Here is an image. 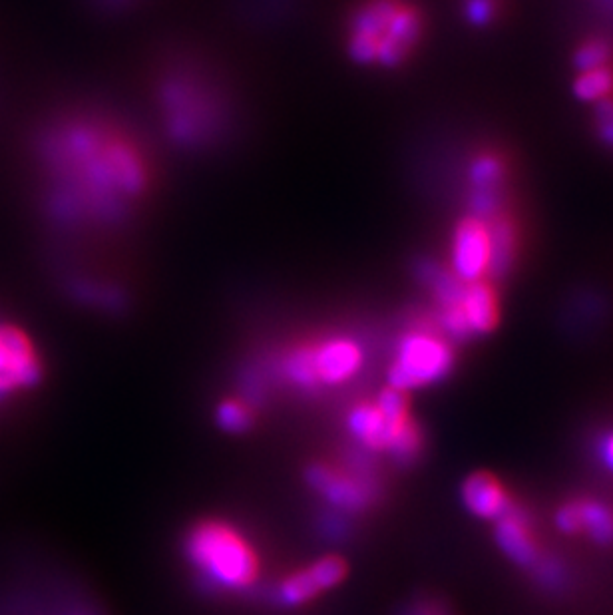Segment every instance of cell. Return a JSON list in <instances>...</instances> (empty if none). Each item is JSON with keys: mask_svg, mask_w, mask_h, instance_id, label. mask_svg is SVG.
<instances>
[{"mask_svg": "<svg viewBox=\"0 0 613 615\" xmlns=\"http://www.w3.org/2000/svg\"><path fill=\"white\" fill-rule=\"evenodd\" d=\"M54 205L76 223H114L146 198L152 168L142 146L122 128L96 118L64 124L48 140Z\"/></svg>", "mask_w": 613, "mask_h": 615, "instance_id": "6da1fadb", "label": "cell"}, {"mask_svg": "<svg viewBox=\"0 0 613 615\" xmlns=\"http://www.w3.org/2000/svg\"><path fill=\"white\" fill-rule=\"evenodd\" d=\"M422 24L405 0H365L351 16L347 48L355 62L399 66L418 42Z\"/></svg>", "mask_w": 613, "mask_h": 615, "instance_id": "7a4b0ae2", "label": "cell"}, {"mask_svg": "<svg viewBox=\"0 0 613 615\" xmlns=\"http://www.w3.org/2000/svg\"><path fill=\"white\" fill-rule=\"evenodd\" d=\"M192 562L205 576L225 588H241L253 582L257 558L247 542L221 524L200 526L188 544Z\"/></svg>", "mask_w": 613, "mask_h": 615, "instance_id": "3957f363", "label": "cell"}, {"mask_svg": "<svg viewBox=\"0 0 613 615\" xmlns=\"http://www.w3.org/2000/svg\"><path fill=\"white\" fill-rule=\"evenodd\" d=\"M454 363L452 349L444 339L416 331L409 333L399 349L389 371V383L397 391H412L444 379Z\"/></svg>", "mask_w": 613, "mask_h": 615, "instance_id": "277c9868", "label": "cell"}, {"mask_svg": "<svg viewBox=\"0 0 613 615\" xmlns=\"http://www.w3.org/2000/svg\"><path fill=\"white\" fill-rule=\"evenodd\" d=\"M166 120L182 142H198L211 134L217 110L202 86L174 80L164 88Z\"/></svg>", "mask_w": 613, "mask_h": 615, "instance_id": "5b68a950", "label": "cell"}, {"mask_svg": "<svg viewBox=\"0 0 613 615\" xmlns=\"http://www.w3.org/2000/svg\"><path fill=\"white\" fill-rule=\"evenodd\" d=\"M450 265V271L466 285L484 281L492 267V239L488 221L478 217L460 221L452 237Z\"/></svg>", "mask_w": 613, "mask_h": 615, "instance_id": "8992f818", "label": "cell"}, {"mask_svg": "<svg viewBox=\"0 0 613 615\" xmlns=\"http://www.w3.org/2000/svg\"><path fill=\"white\" fill-rule=\"evenodd\" d=\"M40 379V361L32 341L14 325L0 323V401L34 387Z\"/></svg>", "mask_w": 613, "mask_h": 615, "instance_id": "52a82bcc", "label": "cell"}, {"mask_svg": "<svg viewBox=\"0 0 613 615\" xmlns=\"http://www.w3.org/2000/svg\"><path fill=\"white\" fill-rule=\"evenodd\" d=\"M305 355L317 385L345 383L363 367V351L351 339H329L317 347H307Z\"/></svg>", "mask_w": 613, "mask_h": 615, "instance_id": "ba28073f", "label": "cell"}, {"mask_svg": "<svg viewBox=\"0 0 613 615\" xmlns=\"http://www.w3.org/2000/svg\"><path fill=\"white\" fill-rule=\"evenodd\" d=\"M345 576V566L339 558H325L313 564L309 570L291 576L279 588V598L283 604L297 606L311 600L321 590L337 586Z\"/></svg>", "mask_w": 613, "mask_h": 615, "instance_id": "9c48e42d", "label": "cell"}, {"mask_svg": "<svg viewBox=\"0 0 613 615\" xmlns=\"http://www.w3.org/2000/svg\"><path fill=\"white\" fill-rule=\"evenodd\" d=\"M464 506L478 518L500 520L512 506L504 488L488 474H474L462 486Z\"/></svg>", "mask_w": 613, "mask_h": 615, "instance_id": "30bf717a", "label": "cell"}, {"mask_svg": "<svg viewBox=\"0 0 613 615\" xmlns=\"http://www.w3.org/2000/svg\"><path fill=\"white\" fill-rule=\"evenodd\" d=\"M458 307L468 323L470 335H486L498 323L496 293L486 281L468 283Z\"/></svg>", "mask_w": 613, "mask_h": 615, "instance_id": "8fae6325", "label": "cell"}, {"mask_svg": "<svg viewBox=\"0 0 613 615\" xmlns=\"http://www.w3.org/2000/svg\"><path fill=\"white\" fill-rule=\"evenodd\" d=\"M311 486H315L329 502L343 508H361L369 502V490L343 474H337L325 466H313L307 474Z\"/></svg>", "mask_w": 613, "mask_h": 615, "instance_id": "7c38bea8", "label": "cell"}, {"mask_svg": "<svg viewBox=\"0 0 613 615\" xmlns=\"http://www.w3.org/2000/svg\"><path fill=\"white\" fill-rule=\"evenodd\" d=\"M496 542L500 550L520 566H532L538 560L536 544L528 532L526 520L522 514L510 510L506 516L498 520L496 526Z\"/></svg>", "mask_w": 613, "mask_h": 615, "instance_id": "4fadbf2b", "label": "cell"}, {"mask_svg": "<svg viewBox=\"0 0 613 615\" xmlns=\"http://www.w3.org/2000/svg\"><path fill=\"white\" fill-rule=\"evenodd\" d=\"M407 422V420H405ZM393 424L389 422L375 405H359L357 409H353L349 416V426L351 432L369 448H387L391 446L393 438L397 436V432L401 430V426L405 424Z\"/></svg>", "mask_w": 613, "mask_h": 615, "instance_id": "5bb4252c", "label": "cell"}, {"mask_svg": "<svg viewBox=\"0 0 613 615\" xmlns=\"http://www.w3.org/2000/svg\"><path fill=\"white\" fill-rule=\"evenodd\" d=\"M580 530H586L598 544L613 542V512L602 502L588 500L576 504Z\"/></svg>", "mask_w": 613, "mask_h": 615, "instance_id": "9a60e30c", "label": "cell"}, {"mask_svg": "<svg viewBox=\"0 0 613 615\" xmlns=\"http://www.w3.org/2000/svg\"><path fill=\"white\" fill-rule=\"evenodd\" d=\"M613 92V72L604 66L588 72H580L574 82V94L582 102H602Z\"/></svg>", "mask_w": 613, "mask_h": 615, "instance_id": "2e32d148", "label": "cell"}, {"mask_svg": "<svg viewBox=\"0 0 613 615\" xmlns=\"http://www.w3.org/2000/svg\"><path fill=\"white\" fill-rule=\"evenodd\" d=\"M490 239H492V267L490 273H504L514 255V227L508 219H494L490 223Z\"/></svg>", "mask_w": 613, "mask_h": 615, "instance_id": "e0dca14e", "label": "cell"}, {"mask_svg": "<svg viewBox=\"0 0 613 615\" xmlns=\"http://www.w3.org/2000/svg\"><path fill=\"white\" fill-rule=\"evenodd\" d=\"M468 178L474 190H500L504 166L496 156H478L468 170Z\"/></svg>", "mask_w": 613, "mask_h": 615, "instance_id": "ac0fdd59", "label": "cell"}, {"mask_svg": "<svg viewBox=\"0 0 613 615\" xmlns=\"http://www.w3.org/2000/svg\"><path fill=\"white\" fill-rule=\"evenodd\" d=\"M574 60H576V66H578L580 72L604 68L610 60V46L604 40L586 42L584 46H580Z\"/></svg>", "mask_w": 613, "mask_h": 615, "instance_id": "d6986e66", "label": "cell"}, {"mask_svg": "<svg viewBox=\"0 0 613 615\" xmlns=\"http://www.w3.org/2000/svg\"><path fill=\"white\" fill-rule=\"evenodd\" d=\"M379 412L393 424H401L407 418V399H405V393L403 391H397L393 387H389L387 391L381 393L377 405H375Z\"/></svg>", "mask_w": 613, "mask_h": 615, "instance_id": "ffe728a7", "label": "cell"}, {"mask_svg": "<svg viewBox=\"0 0 613 615\" xmlns=\"http://www.w3.org/2000/svg\"><path fill=\"white\" fill-rule=\"evenodd\" d=\"M420 448V434L414 428V424H410L409 420L401 426V430L397 432V436L393 438L389 450L395 454V458L399 460H412L416 456Z\"/></svg>", "mask_w": 613, "mask_h": 615, "instance_id": "44dd1931", "label": "cell"}, {"mask_svg": "<svg viewBox=\"0 0 613 615\" xmlns=\"http://www.w3.org/2000/svg\"><path fill=\"white\" fill-rule=\"evenodd\" d=\"M500 205L498 190H474L470 196V207H472V217H478L482 221H488L496 215Z\"/></svg>", "mask_w": 613, "mask_h": 615, "instance_id": "7402d4cb", "label": "cell"}, {"mask_svg": "<svg viewBox=\"0 0 613 615\" xmlns=\"http://www.w3.org/2000/svg\"><path fill=\"white\" fill-rule=\"evenodd\" d=\"M440 325H442L444 333H446L448 337H452V339L462 341V339L470 337L468 323H466V319H464V315H462V311H460L458 305H454V307H444V309H442V313H440Z\"/></svg>", "mask_w": 613, "mask_h": 615, "instance_id": "603a6c76", "label": "cell"}, {"mask_svg": "<svg viewBox=\"0 0 613 615\" xmlns=\"http://www.w3.org/2000/svg\"><path fill=\"white\" fill-rule=\"evenodd\" d=\"M217 420L225 430L241 432L249 426V412L239 403H223L217 410Z\"/></svg>", "mask_w": 613, "mask_h": 615, "instance_id": "cb8c5ba5", "label": "cell"}, {"mask_svg": "<svg viewBox=\"0 0 613 615\" xmlns=\"http://www.w3.org/2000/svg\"><path fill=\"white\" fill-rule=\"evenodd\" d=\"M494 16L492 0H466V18L474 26H486Z\"/></svg>", "mask_w": 613, "mask_h": 615, "instance_id": "d4e9b609", "label": "cell"}, {"mask_svg": "<svg viewBox=\"0 0 613 615\" xmlns=\"http://www.w3.org/2000/svg\"><path fill=\"white\" fill-rule=\"evenodd\" d=\"M598 130L606 144L613 146V102L602 100L598 102Z\"/></svg>", "mask_w": 613, "mask_h": 615, "instance_id": "484cf974", "label": "cell"}, {"mask_svg": "<svg viewBox=\"0 0 613 615\" xmlns=\"http://www.w3.org/2000/svg\"><path fill=\"white\" fill-rule=\"evenodd\" d=\"M556 524L562 532L566 534H574L580 530V518H578V510H576V504L572 506H564L558 516H556Z\"/></svg>", "mask_w": 613, "mask_h": 615, "instance_id": "4316f807", "label": "cell"}, {"mask_svg": "<svg viewBox=\"0 0 613 615\" xmlns=\"http://www.w3.org/2000/svg\"><path fill=\"white\" fill-rule=\"evenodd\" d=\"M540 580L546 584V586H560L562 582V568L560 564H556L554 560H548L540 566V572H538Z\"/></svg>", "mask_w": 613, "mask_h": 615, "instance_id": "83f0119b", "label": "cell"}, {"mask_svg": "<svg viewBox=\"0 0 613 615\" xmlns=\"http://www.w3.org/2000/svg\"><path fill=\"white\" fill-rule=\"evenodd\" d=\"M600 458L604 466L613 472V432L606 434L600 442Z\"/></svg>", "mask_w": 613, "mask_h": 615, "instance_id": "f1b7e54d", "label": "cell"}]
</instances>
